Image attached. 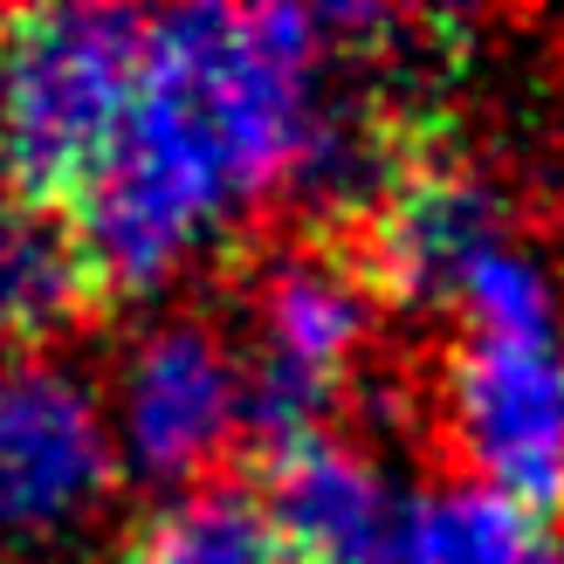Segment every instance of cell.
<instances>
[{
    "label": "cell",
    "mask_w": 564,
    "mask_h": 564,
    "mask_svg": "<svg viewBox=\"0 0 564 564\" xmlns=\"http://www.w3.org/2000/svg\"><path fill=\"white\" fill-rule=\"evenodd\" d=\"M124 455L145 482H214L228 434L241 427V358L207 324H165L124 358L118 392Z\"/></svg>",
    "instance_id": "6"
},
{
    "label": "cell",
    "mask_w": 564,
    "mask_h": 564,
    "mask_svg": "<svg viewBox=\"0 0 564 564\" xmlns=\"http://www.w3.org/2000/svg\"><path fill=\"white\" fill-rule=\"evenodd\" d=\"M256 496L290 564H386L400 510L379 468L337 434H303L256 455Z\"/></svg>",
    "instance_id": "7"
},
{
    "label": "cell",
    "mask_w": 564,
    "mask_h": 564,
    "mask_svg": "<svg viewBox=\"0 0 564 564\" xmlns=\"http://www.w3.org/2000/svg\"><path fill=\"white\" fill-rule=\"evenodd\" d=\"M455 447L482 489L564 530V345L557 330H468L441 379Z\"/></svg>",
    "instance_id": "3"
},
{
    "label": "cell",
    "mask_w": 564,
    "mask_h": 564,
    "mask_svg": "<svg viewBox=\"0 0 564 564\" xmlns=\"http://www.w3.org/2000/svg\"><path fill=\"white\" fill-rule=\"evenodd\" d=\"M118 564H290L248 475H214L131 523Z\"/></svg>",
    "instance_id": "9"
},
{
    "label": "cell",
    "mask_w": 564,
    "mask_h": 564,
    "mask_svg": "<svg viewBox=\"0 0 564 564\" xmlns=\"http://www.w3.org/2000/svg\"><path fill=\"white\" fill-rule=\"evenodd\" d=\"M358 269V282L372 290L379 310H434V303H462L468 269L502 248L496 235V200L468 165L434 145L420 152L400 180H392L351 228L317 235Z\"/></svg>",
    "instance_id": "4"
},
{
    "label": "cell",
    "mask_w": 564,
    "mask_h": 564,
    "mask_svg": "<svg viewBox=\"0 0 564 564\" xmlns=\"http://www.w3.org/2000/svg\"><path fill=\"white\" fill-rule=\"evenodd\" d=\"M145 42L152 21L124 8L0 14V186L76 214L131 118Z\"/></svg>",
    "instance_id": "2"
},
{
    "label": "cell",
    "mask_w": 564,
    "mask_h": 564,
    "mask_svg": "<svg viewBox=\"0 0 564 564\" xmlns=\"http://www.w3.org/2000/svg\"><path fill=\"white\" fill-rule=\"evenodd\" d=\"M118 296L69 207H42L0 186V345L42 351L69 330L104 324Z\"/></svg>",
    "instance_id": "8"
},
{
    "label": "cell",
    "mask_w": 564,
    "mask_h": 564,
    "mask_svg": "<svg viewBox=\"0 0 564 564\" xmlns=\"http://www.w3.org/2000/svg\"><path fill=\"white\" fill-rule=\"evenodd\" d=\"M118 482L104 413L42 358L0 365V530H69Z\"/></svg>",
    "instance_id": "5"
},
{
    "label": "cell",
    "mask_w": 564,
    "mask_h": 564,
    "mask_svg": "<svg viewBox=\"0 0 564 564\" xmlns=\"http://www.w3.org/2000/svg\"><path fill=\"white\" fill-rule=\"evenodd\" d=\"M317 14L290 8H186L152 21L131 118L83 186L110 296H145L186 256L296 173L317 124Z\"/></svg>",
    "instance_id": "1"
}]
</instances>
